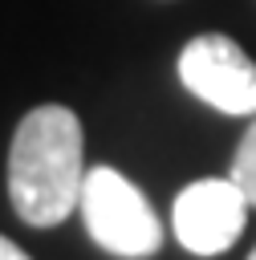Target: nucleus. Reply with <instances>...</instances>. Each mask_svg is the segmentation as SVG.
<instances>
[{
    "instance_id": "obj_2",
    "label": "nucleus",
    "mask_w": 256,
    "mask_h": 260,
    "mask_svg": "<svg viewBox=\"0 0 256 260\" xmlns=\"http://www.w3.org/2000/svg\"><path fill=\"white\" fill-rule=\"evenodd\" d=\"M77 207H81L89 240L118 260H146L163 248V228H158L154 207L114 167L85 171Z\"/></svg>"
},
{
    "instance_id": "obj_3",
    "label": "nucleus",
    "mask_w": 256,
    "mask_h": 260,
    "mask_svg": "<svg viewBox=\"0 0 256 260\" xmlns=\"http://www.w3.org/2000/svg\"><path fill=\"white\" fill-rule=\"evenodd\" d=\"M179 81L219 114H256V61L223 32H199L183 45Z\"/></svg>"
},
{
    "instance_id": "obj_7",
    "label": "nucleus",
    "mask_w": 256,
    "mask_h": 260,
    "mask_svg": "<svg viewBox=\"0 0 256 260\" xmlns=\"http://www.w3.org/2000/svg\"><path fill=\"white\" fill-rule=\"evenodd\" d=\"M248 260H256V248H252V256H248Z\"/></svg>"
},
{
    "instance_id": "obj_4",
    "label": "nucleus",
    "mask_w": 256,
    "mask_h": 260,
    "mask_svg": "<svg viewBox=\"0 0 256 260\" xmlns=\"http://www.w3.org/2000/svg\"><path fill=\"white\" fill-rule=\"evenodd\" d=\"M248 199L232 179H199L175 195L171 228L179 244L195 256H219L228 252L248 219Z\"/></svg>"
},
{
    "instance_id": "obj_1",
    "label": "nucleus",
    "mask_w": 256,
    "mask_h": 260,
    "mask_svg": "<svg viewBox=\"0 0 256 260\" xmlns=\"http://www.w3.org/2000/svg\"><path fill=\"white\" fill-rule=\"evenodd\" d=\"M85 138L69 106H37L20 118L8 150V199L33 228H57L81 199Z\"/></svg>"
},
{
    "instance_id": "obj_6",
    "label": "nucleus",
    "mask_w": 256,
    "mask_h": 260,
    "mask_svg": "<svg viewBox=\"0 0 256 260\" xmlns=\"http://www.w3.org/2000/svg\"><path fill=\"white\" fill-rule=\"evenodd\" d=\"M0 260H28V252H20L8 236H0Z\"/></svg>"
},
{
    "instance_id": "obj_5",
    "label": "nucleus",
    "mask_w": 256,
    "mask_h": 260,
    "mask_svg": "<svg viewBox=\"0 0 256 260\" xmlns=\"http://www.w3.org/2000/svg\"><path fill=\"white\" fill-rule=\"evenodd\" d=\"M240 191H244V199L256 207V114H252V126L244 130V138H240V146H236V154H232V175H228Z\"/></svg>"
}]
</instances>
